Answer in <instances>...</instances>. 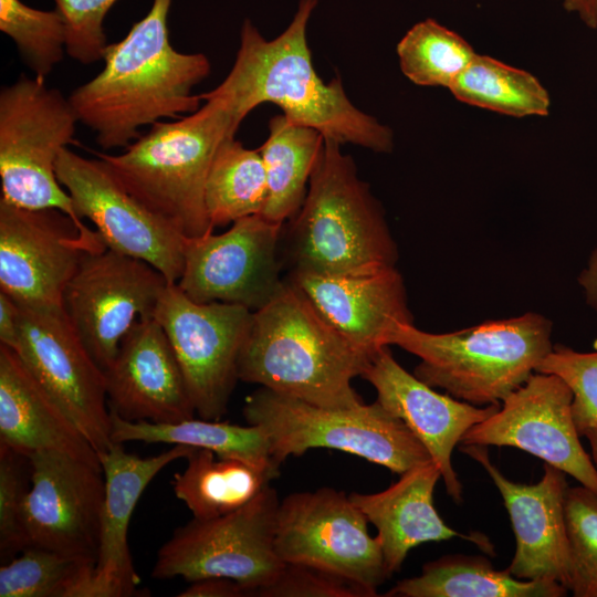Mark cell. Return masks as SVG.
Segmentation results:
<instances>
[{"instance_id":"obj_1","label":"cell","mask_w":597,"mask_h":597,"mask_svg":"<svg viewBox=\"0 0 597 597\" xmlns=\"http://www.w3.org/2000/svg\"><path fill=\"white\" fill-rule=\"evenodd\" d=\"M316 6L317 0H300L291 23L273 40L244 20L231 71L220 85L200 94L202 101H218L240 124L256 106L272 103L291 121L342 145L390 153L391 129L354 106L338 77L326 83L316 73L306 36Z\"/></svg>"},{"instance_id":"obj_16","label":"cell","mask_w":597,"mask_h":597,"mask_svg":"<svg viewBox=\"0 0 597 597\" xmlns=\"http://www.w3.org/2000/svg\"><path fill=\"white\" fill-rule=\"evenodd\" d=\"M572 402L573 392L562 378L535 371L460 443L523 450L597 493V469L580 442Z\"/></svg>"},{"instance_id":"obj_4","label":"cell","mask_w":597,"mask_h":597,"mask_svg":"<svg viewBox=\"0 0 597 597\" xmlns=\"http://www.w3.org/2000/svg\"><path fill=\"white\" fill-rule=\"evenodd\" d=\"M341 146L324 137L305 200L283 226L290 272L360 274L396 266L398 248L384 209Z\"/></svg>"},{"instance_id":"obj_36","label":"cell","mask_w":597,"mask_h":597,"mask_svg":"<svg viewBox=\"0 0 597 597\" xmlns=\"http://www.w3.org/2000/svg\"><path fill=\"white\" fill-rule=\"evenodd\" d=\"M535 371L556 375L570 388L573 419L580 437L597 429V350L578 352L555 344Z\"/></svg>"},{"instance_id":"obj_29","label":"cell","mask_w":597,"mask_h":597,"mask_svg":"<svg viewBox=\"0 0 597 597\" xmlns=\"http://www.w3.org/2000/svg\"><path fill=\"white\" fill-rule=\"evenodd\" d=\"M186 469L174 475L177 499L197 519L229 514L252 501L276 475L245 461L191 447Z\"/></svg>"},{"instance_id":"obj_19","label":"cell","mask_w":597,"mask_h":597,"mask_svg":"<svg viewBox=\"0 0 597 597\" xmlns=\"http://www.w3.org/2000/svg\"><path fill=\"white\" fill-rule=\"evenodd\" d=\"M460 450L478 461L498 488L509 513L516 549L506 568L523 580H554L567 588L569 551L565 523V473L545 463L535 484L509 480L491 461L486 446L461 444Z\"/></svg>"},{"instance_id":"obj_37","label":"cell","mask_w":597,"mask_h":597,"mask_svg":"<svg viewBox=\"0 0 597 597\" xmlns=\"http://www.w3.org/2000/svg\"><path fill=\"white\" fill-rule=\"evenodd\" d=\"M31 485L30 458L0 444V553L6 561L27 548L22 509Z\"/></svg>"},{"instance_id":"obj_17","label":"cell","mask_w":597,"mask_h":597,"mask_svg":"<svg viewBox=\"0 0 597 597\" xmlns=\"http://www.w3.org/2000/svg\"><path fill=\"white\" fill-rule=\"evenodd\" d=\"M94 249L74 220L54 208L28 209L0 198V292L36 308H63L64 290Z\"/></svg>"},{"instance_id":"obj_11","label":"cell","mask_w":597,"mask_h":597,"mask_svg":"<svg viewBox=\"0 0 597 597\" xmlns=\"http://www.w3.org/2000/svg\"><path fill=\"white\" fill-rule=\"evenodd\" d=\"M349 496L332 488L295 492L280 501L275 548L284 563L324 568L378 596L389 577L377 537Z\"/></svg>"},{"instance_id":"obj_22","label":"cell","mask_w":597,"mask_h":597,"mask_svg":"<svg viewBox=\"0 0 597 597\" xmlns=\"http://www.w3.org/2000/svg\"><path fill=\"white\" fill-rule=\"evenodd\" d=\"M321 314L353 345L373 357L399 324H413L397 268L360 274L289 272Z\"/></svg>"},{"instance_id":"obj_14","label":"cell","mask_w":597,"mask_h":597,"mask_svg":"<svg viewBox=\"0 0 597 597\" xmlns=\"http://www.w3.org/2000/svg\"><path fill=\"white\" fill-rule=\"evenodd\" d=\"M283 226L255 214L237 220L223 233L187 238L184 270L176 284L198 303L261 308L284 283Z\"/></svg>"},{"instance_id":"obj_34","label":"cell","mask_w":597,"mask_h":597,"mask_svg":"<svg viewBox=\"0 0 597 597\" xmlns=\"http://www.w3.org/2000/svg\"><path fill=\"white\" fill-rule=\"evenodd\" d=\"M0 31L14 42L34 76L43 80L66 52V24L56 9L40 10L21 0H0Z\"/></svg>"},{"instance_id":"obj_26","label":"cell","mask_w":597,"mask_h":597,"mask_svg":"<svg viewBox=\"0 0 597 597\" xmlns=\"http://www.w3.org/2000/svg\"><path fill=\"white\" fill-rule=\"evenodd\" d=\"M554 580H523L498 570L485 556L447 555L422 566L420 575L396 583L387 597H563Z\"/></svg>"},{"instance_id":"obj_43","label":"cell","mask_w":597,"mask_h":597,"mask_svg":"<svg viewBox=\"0 0 597 597\" xmlns=\"http://www.w3.org/2000/svg\"><path fill=\"white\" fill-rule=\"evenodd\" d=\"M568 12L578 15L589 29H597V0H559Z\"/></svg>"},{"instance_id":"obj_41","label":"cell","mask_w":597,"mask_h":597,"mask_svg":"<svg viewBox=\"0 0 597 597\" xmlns=\"http://www.w3.org/2000/svg\"><path fill=\"white\" fill-rule=\"evenodd\" d=\"M20 338V306L0 292V344L15 349Z\"/></svg>"},{"instance_id":"obj_18","label":"cell","mask_w":597,"mask_h":597,"mask_svg":"<svg viewBox=\"0 0 597 597\" xmlns=\"http://www.w3.org/2000/svg\"><path fill=\"white\" fill-rule=\"evenodd\" d=\"M29 458L31 485L21 517L27 547L96 562L105 499L101 464L56 451Z\"/></svg>"},{"instance_id":"obj_8","label":"cell","mask_w":597,"mask_h":597,"mask_svg":"<svg viewBox=\"0 0 597 597\" xmlns=\"http://www.w3.org/2000/svg\"><path fill=\"white\" fill-rule=\"evenodd\" d=\"M77 115L69 100L43 78L21 74L0 91L1 199L28 209L54 208L69 214L97 251L106 245L76 214L55 166L74 142Z\"/></svg>"},{"instance_id":"obj_28","label":"cell","mask_w":597,"mask_h":597,"mask_svg":"<svg viewBox=\"0 0 597 597\" xmlns=\"http://www.w3.org/2000/svg\"><path fill=\"white\" fill-rule=\"evenodd\" d=\"M113 443L142 441L146 443L184 444L213 451L222 458H234L280 475L265 433L256 426H240L227 421L186 419L176 423L128 421L111 411Z\"/></svg>"},{"instance_id":"obj_32","label":"cell","mask_w":597,"mask_h":597,"mask_svg":"<svg viewBox=\"0 0 597 597\" xmlns=\"http://www.w3.org/2000/svg\"><path fill=\"white\" fill-rule=\"evenodd\" d=\"M95 561L30 546L0 567V597H88Z\"/></svg>"},{"instance_id":"obj_3","label":"cell","mask_w":597,"mask_h":597,"mask_svg":"<svg viewBox=\"0 0 597 597\" xmlns=\"http://www.w3.org/2000/svg\"><path fill=\"white\" fill-rule=\"evenodd\" d=\"M370 359L284 277L276 295L252 312L238 375L316 406L356 407L364 401L352 380L363 376Z\"/></svg>"},{"instance_id":"obj_38","label":"cell","mask_w":597,"mask_h":597,"mask_svg":"<svg viewBox=\"0 0 597 597\" xmlns=\"http://www.w3.org/2000/svg\"><path fill=\"white\" fill-rule=\"evenodd\" d=\"M66 24V53L82 64L103 60L104 21L117 0H53Z\"/></svg>"},{"instance_id":"obj_13","label":"cell","mask_w":597,"mask_h":597,"mask_svg":"<svg viewBox=\"0 0 597 597\" xmlns=\"http://www.w3.org/2000/svg\"><path fill=\"white\" fill-rule=\"evenodd\" d=\"M169 283L149 263L111 249L87 253L67 283L63 311L104 371L121 342L142 318H151Z\"/></svg>"},{"instance_id":"obj_6","label":"cell","mask_w":597,"mask_h":597,"mask_svg":"<svg viewBox=\"0 0 597 597\" xmlns=\"http://www.w3.org/2000/svg\"><path fill=\"white\" fill-rule=\"evenodd\" d=\"M240 123L216 100L174 122L159 121L117 155L95 153L122 185L186 238L213 231L205 185L219 144Z\"/></svg>"},{"instance_id":"obj_44","label":"cell","mask_w":597,"mask_h":597,"mask_svg":"<svg viewBox=\"0 0 597 597\" xmlns=\"http://www.w3.org/2000/svg\"><path fill=\"white\" fill-rule=\"evenodd\" d=\"M582 437H585L589 443L590 451H591V459L597 469V429L596 428L588 429L583 433Z\"/></svg>"},{"instance_id":"obj_24","label":"cell","mask_w":597,"mask_h":597,"mask_svg":"<svg viewBox=\"0 0 597 597\" xmlns=\"http://www.w3.org/2000/svg\"><path fill=\"white\" fill-rule=\"evenodd\" d=\"M440 479V469L431 460L401 473L384 491L348 494L377 530L389 577L400 570L409 551L422 543L462 537L489 548L484 537L460 534L440 517L433 505V491Z\"/></svg>"},{"instance_id":"obj_30","label":"cell","mask_w":597,"mask_h":597,"mask_svg":"<svg viewBox=\"0 0 597 597\" xmlns=\"http://www.w3.org/2000/svg\"><path fill=\"white\" fill-rule=\"evenodd\" d=\"M265 170L259 149L224 138L212 158L205 185V205L214 227L261 214L266 201Z\"/></svg>"},{"instance_id":"obj_9","label":"cell","mask_w":597,"mask_h":597,"mask_svg":"<svg viewBox=\"0 0 597 597\" xmlns=\"http://www.w3.org/2000/svg\"><path fill=\"white\" fill-rule=\"evenodd\" d=\"M280 500L269 484L244 506L213 519L192 517L176 528L157 552L151 576L191 583L227 577L247 587L249 597L271 584L284 562L275 548Z\"/></svg>"},{"instance_id":"obj_23","label":"cell","mask_w":597,"mask_h":597,"mask_svg":"<svg viewBox=\"0 0 597 597\" xmlns=\"http://www.w3.org/2000/svg\"><path fill=\"white\" fill-rule=\"evenodd\" d=\"M191 447L175 444L167 451L142 458L113 443L98 452L105 478L97 558L88 597L137 596L140 578L128 546L132 514L150 481L171 462L186 459Z\"/></svg>"},{"instance_id":"obj_20","label":"cell","mask_w":597,"mask_h":597,"mask_svg":"<svg viewBox=\"0 0 597 597\" xmlns=\"http://www.w3.org/2000/svg\"><path fill=\"white\" fill-rule=\"evenodd\" d=\"M377 392V401L401 419L439 467L448 495L462 502V483L451 455L463 434L494 413L500 405L475 406L437 392L394 358L389 346L370 359L363 376Z\"/></svg>"},{"instance_id":"obj_33","label":"cell","mask_w":597,"mask_h":597,"mask_svg":"<svg viewBox=\"0 0 597 597\" xmlns=\"http://www.w3.org/2000/svg\"><path fill=\"white\" fill-rule=\"evenodd\" d=\"M396 51L400 70L410 82L448 90L476 54L464 38L433 19L410 28Z\"/></svg>"},{"instance_id":"obj_10","label":"cell","mask_w":597,"mask_h":597,"mask_svg":"<svg viewBox=\"0 0 597 597\" xmlns=\"http://www.w3.org/2000/svg\"><path fill=\"white\" fill-rule=\"evenodd\" d=\"M154 318L170 342L196 413L219 420L239 380V357L252 311L229 303H198L177 284H168Z\"/></svg>"},{"instance_id":"obj_35","label":"cell","mask_w":597,"mask_h":597,"mask_svg":"<svg viewBox=\"0 0 597 597\" xmlns=\"http://www.w3.org/2000/svg\"><path fill=\"white\" fill-rule=\"evenodd\" d=\"M565 523L569 551L567 590L575 597H597V493L567 488Z\"/></svg>"},{"instance_id":"obj_40","label":"cell","mask_w":597,"mask_h":597,"mask_svg":"<svg viewBox=\"0 0 597 597\" xmlns=\"http://www.w3.org/2000/svg\"><path fill=\"white\" fill-rule=\"evenodd\" d=\"M179 597H249V590L239 582L227 577H207L191 582Z\"/></svg>"},{"instance_id":"obj_42","label":"cell","mask_w":597,"mask_h":597,"mask_svg":"<svg viewBox=\"0 0 597 597\" xmlns=\"http://www.w3.org/2000/svg\"><path fill=\"white\" fill-rule=\"evenodd\" d=\"M577 282L584 292L587 305L597 314V247L591 251Z\"/></svg>"},{"instance_id":"obj_25","label":"cell","mask_w":597,"mask_h":597,"mask_svg":"<svg viewBox=\"0 0 597 597\" xmlns=\"http://www.w3.org/2000/svg\"><path fill=\"white\" fill-rule=\"evenodd\" d=\"M0 444L27 457L56 451L101 464L98 453L18 353L1 344Z\"/></svg>"},{"instance_id":"obj_27","label":"cell","mask_w":597,"mask_h":597,"mask_svg":"<svg viewBox=\"0 0 597 597\" xmlns=\"http://www.w3.org/2000/svg\"><path fill=\"white\" fill-rule=\"evenodd\" d=\"M324 143L315 128L295 123L284 114L269 122V136L259 148L266 178L265 219L284 223L301 209Z\"/></svg>"},{"instance_id":"obj_31","label":"cell","mask_w":597,"mask_h":597,"mask_svg":"<svg viewBox=\"0 0 597 597\" xmlns=\"http://www.w3.org/2000/svg\"><path fill=\"white\" fill-rule=\"evenodd\" d=\"M449 91L464 104L513 117L546 116L551 106L533 74L478 53Z\"/></svg>"},{"instance_id":"obj_39","label":"cell","mask_w":597,"mask_h":597,"mask_svg":"<svg viewBox=\"0 0 597 597\" xmlns=\"http://www.w3.org/2000/svg\"><path fill=\"white\" fill-rule=\"evenodd\" d=\"M366 587L321 567L285 563L277 577L255 597H376Z\"/></svg>"},{"instance_id":"obj_12","label":"cell","mask_w":597,"mask_h":597,"mask_svg":"<svg viewBox=\"0 0 597 597\" xmlns=\"http://www.w3.org/2000/svg\"><path fill=\"white\" fill-rule=\"evenodd\" d=\"M55 171L78 218L94 223L107 249L149 263L169 284L179 281L187 238L134 197L103 159L66 147Z\"/></svg>"},{"instance_id":"obj_21","label":"cell","mask_w":597,"mask_h":597,"mask_svg":"<svg viewBox=\"0 0 597 597\" xmlns=\"http://www.w3.org/2000/svg\"><path fill=\"white\" fill-rule=\"evenodd\" d=\"M104 376L109 410L125 420L176 423L196 413L170 342L154 317L132 326Z\"/></svg>"},{"instance_id":"obj_5","label":"cell","mask_w":597,"mask_h":597,"mask_svg":"<svg viewBox=\"0 0 597 597\" xmlns=\"http://www.w3.org/2000/svg\"><path fill=\"white\" fill-rule=\"evenodd\" d=\"M552 327L534 312L450 333L399 324L388 345L420 358L413 375L428 386L475 406L500 405L552 350Z\"/></svg>"},{"instance_id":"obj_2","label":"cell","mask_w":597,"mask_h":597,"mask_svg":"<svg viewBox=\"0 0 597 597\" xmlns=\"http://www.w3.org/2000/svg\"><path fill=\"white\" fill-rule=\"evenodd\" d=\"M171 3L153 0L125 38L106 46L103 70L69 96L78 122L105 150L127 147L145 125L201 106L193 88L209 76L211 63L202 53H181L170 44Z\"/></svg>"},{"instance_id":"obj_7","label":"cell","mask_w":597,"mask_h":597,"mask_svg":"<svg viewBox=\"0 0 597 597\" xmlns=\"http://www.w3.org/2000/svg\"><path fill=\"white\" fill-rule=\"evenodd\" d=\"M242 413L265 433L280 465L313 448L352 453L398 474L432 460L406 423L377 400L322 407L260 387L247 397Z\"/></svg>"},{"instance_id":"obj_15","label":"cell","mask_w":597,"mask_h":597,"mask_svg":"<svg viewBox=\"0 0 597 597\" xmlns=\"http://www.w3.org/2000/svg\"><path fill=\"white\" fill-rule=\"evenodd\" d=\"M19 306L20 338L13 350L95 451L106 450L113 442L104 371L63 308Z\"/></svg>"}]
</instances>
